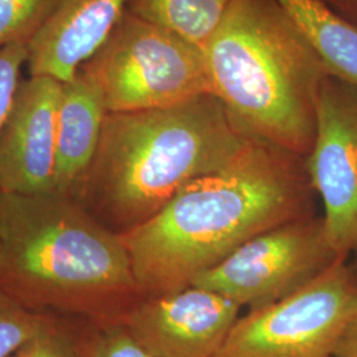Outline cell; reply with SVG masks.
I'll return each instance as SVG.
<instances>
[{
  "label": "cell",
  "instance_id": "4",
  "mask_svg": "<svg viewBox=\"0 0 357 357\" xmlns=\"http://www.w3.org/2000/svg\"><path fill=\"white\" fill-rule=\"evenodd\" d=\"M212 93L252 139L306 159L326 66L277 0H231L208 40Z\"/></svg>",
  "mask_w": 357,
  "mask_h": 357
},
{
  "label": "cell",
  "instance_id": "19",
  "mask_svg": "<svg viewBox=\"0 0 357 357\" xmlns=\"http://www.w3.org/2000/svg\"><path fill=\"white\" fill-rule=\"evenodd\" d=\"M28 61V44L20 43L0 50V128L10 112L22 79L23 65Z\"/></svg>",
  "mask_w": 357,
  "mask_h": 357
},
{
  "label": "cell",
  "instance_id": "17",
  "mask_svg": "<svg viewBox=\"0 0 357 357\" xmlns=\"http://www.w3.org/2000/svg\"><path fill=\"white\" fill-rule=\"evenodd\" d=\"M81 345L85 357H153L122 321L94 324Z\"/></svg>",
  "mask_w": 357,
  "mask_h": 357
},
{
  "label": "cell",
  "instance_id": "8",
  "mask_svg": "<svg viewBox=\"0 0 357 357\" xmlns=\"http://www.w3.org/2000/svg\"><path fill=\"white\" fill-rule=\"evenodd\" d=\"M310 184L319 193L333 250L345 258L357 248V86L324 78L317 128L305 159Z\"/></svg>",
  "mask_w": 357,
  "mask_h": 357
},
{
  "label": "cell",
  "instance_id": "21",
  "mask_svg": "<svg viewBox=\"0 0 357 357\" xmlns=\"http://www.w3.org/2000/svg\"><path fill=\"white\" fill-rule=\"evenodd\" d=\"M332 10L357 26V0H321Z\"/></svg>",
  "mask_w": 357,
  "mask_h": 357
},
{
  "label": "cell",
  "instance_id": "13",
  "mask_svg": "<svg viewBox=\"0 0 357 357\" xmlns=\"http://www.w3.org/2000/svg\"><path fill=\"white\" fill-rule=\"evenodd\" d=\"M328 75L357 86V26L321 0H277Z\"/></svg>",
  "mask_w": 357,
  "mask_h": 357
},
{
  "label": "cell",
  "instance_id": "20",
  "mask_svg": "<svg viewBox=\"0 0 357 357\" xmlns=\"http://www.w3.org/2000/svg\"><path fill=\"white\" fill-rule=\"evenodd\" d=\"M333 357H357V311L347 324Z\"/></svg>",
  "mask_w": 357,
  "mask_h": 357
},
{
  "label": "cell",
  "instance_id": "18",
  "mask_svg": "<svg viewBox=\"0 0 357 357\" xmlns=\"http://www.w3.org/2000/svg\"><path fill=\"white\" fill-rule=\"evenodd\" d=\"M11 357H85L82 345L50 317Z\"/></svg>",
  "mask_w": 357,
  "mask_h": 357
},
{
  "label": "cell",
  "instance_id": "6",
  "mask_svg": "<svg viewBox=\"0 0 357 357\" xmlns=\"http://www.w3.org/2000/svg\"><path fill=\"white\" fill-rule=\"evenodd\" d=\"M345 258L299 291L238 318L215 357H333L357 311Z\"/></svg>",
  "mask_w": 357,
  "mask_h": 357
},
{
  "label": "cell",
  "instance_id": "2",
  "mask_svg": "<svg viewBox=\"0 0 357 357\" xmlns=\"http://www.w3.org/2000/svg\"><path fill=\"white\" fill-rule=\"evenodd\" d=\"M0 290L93 324L121 321L143 298L121 234L56 191L0 192Z\"/></svg>",
  "mask_w": 357,
  "mask_h": 357
},
{
  "label": "cell",
  "instance_id": "5",
  "mask_svg": "<svg viewBox=\"0 0 357 357\" xmlns=\"http://www.w3.org/2000/svg\"><path fill=\"white\" fill-rule=\"evenodd\" d=\"M79 70L101 91L109 113L165 109L213 94L202 48L130 13Z\"/></svg>",
  "mask_w": 357,
  "mask_h": 357
},
{
  "label": "cell",
  "instance_id": "22",
  "mask_svg": "<svg viewBox=\"0 0 357 357\" xmlns=\"http://www.w3.org/2000/svg\"><path fill=\"white\" fill-rule=\"evenodd\" d=\"M354 255H355V259H354V262H352V265H348L349 268H351V273H352V277H354V280L356 282L357 284V248L352 252Z\"/></svg>",
  "mask_w": 357,
  "mask_h": 357
},
{
  "label": "cell",
  "instance_id": "14",
  "mask_svg": "<svg viewBox=\"0 0 357 357\" xmlns=\"http://www.w3.org/2000/svg\"><path fill=\"white\" fill-rule=\"evenodd\" d=\"M231 0H130L128 13L204 48Z\"/></svg>",
  "mask_w": 357,
  "mask_h": 357
},
{
  "label": "cell",
  "instance_id": "9",
  "mask_svg": "<svg viewBox=\"0 0 357 357\" xmlns=\"http://www.w3.org/2000/svg\"><path fill=\"white\" fill-rule=\"evenodd\" d=\"M243 307L199 286L144 296L121 320L153 357H215Z\"/></svg>",
  "mask_w": 357,
  "mask_h": 357
},
{
  "label": "cell",
  "instance_id": "15",
  "mask_svg": "<svg viewBox=\"0 0 357 357\" xmlns=\"http://www.w3.org/2000/svg\"><path fill=\"white\" fill-rule=\"evenodd\" d=\"M57 0H0V50L29 44L50 19Z\"/></svg>",
  "mask_w": 357,
  "mask_h": 357
},
{
  "label": "cell",
  "instance_id": "11",
  "mask_svg": "<svg viewBox=\"0 0 357 357\" xmlns=\"http://www.w3.org/2000/svg\"><path fill=\"white\" fill-rule=\"evenodd\" d=\"M130 0H57L47 23L28 44L31 76L66 82L98 51Z\"/></svg>",
  "mask_w": 357,
  "mask_h": 357
},
{
  "label": "cell",
  "instance_id": "16",
  "mask_svg": "<svg viewBox=\"0 0 357 357\" xmlns=\"http://www.w3.org/2000/svg\"><path fill=\"white\" fill-rule=\"evenodd\" d=\"M50 318L16 302L0 290V357H11Z\"/></svg>",
  "mask_w": 357,
  "mask_h": 357
},
{
  "label": "cell",
  "instance_id": "7",
  "mask_svg": "<svg viewBox=\"0 0 357 357\" xmlns=\"http://www.w3.org/2000/svg\"><path fill=\"white\" fill-rule=\"evenodd\" d=\"M340 258L327 237L323 217L306 213L246 241L191 286L257 310L299 291Z\"/></svg>",
  "mask_w": 357,
  "mask_h": 357
},
{
  "label": "cell",
  "instance_id": "3",
  "mask_svg": "<svg viewBox=\"0 0 357 357\" xmlns=\"http://www.w3.org/2000/svg\"><path fill=\"white\" fill-rule=\"evenodd\" d=\"M248 139L213 94L165 109L109 113L76 197L123 234L195 180L229 166Z\"/></svg>",
  "mask_w": 357,
  "mask_h": 357
},
{
  "label": "cell",
  "instance_id": "12",
  "mask_svg": "<svg viewBox=\"0 0 357 357\" xmlns=\"http://www.w3.org/2000/svg\"><path fill=\"white\" fill-rule=\"evenodd\" d=\"M107 114L101 91L81 70L63 82L53 191L76 196L98 150Z\"/></svg>",
  "mask_w": 357,
  "mask_h": 357
},
{
  "label": "cell",
  "instance_id": "1",
  "mask_svg": "<svg viewBox=\"0 0 357 357\" xmlns=\"http://www.w3.org/2000/svg\"><path fill=\"white\" fill-rule=\"evenodd\" d=\"M308 188L303 158L249 138L229 166L121 234L143 298L191 286L246 241L306 215Z\"/></svg>",
  "mask_w": 357,
  "mask_h": 357
},
{
  "label": "cell",
  "instance_id": "10",
  "mask_svg": "<svg viewBox=\"0 0 357 357\" xmlns=\"http://www.w3.org/2000/svg\"><path fill=\"white\" fill-rule=\"evenodd\" d=\"M61 88L63 82L48 76L20 82L0 128V192L53 191Z\"/></svg>",
  "mask_w": 357,
  "mask_h": 357
}]
</instances>
